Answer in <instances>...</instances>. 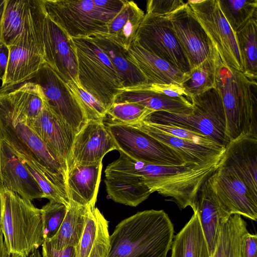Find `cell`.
Here are the masks:
<instances>
[{
    "mask_svg": "<svg viewBox=\"0 0 257 257\" xmlns=\"http://www.w3.org/2000/svg\"><path fill=\"white\" fill-rule=\"evenodd\" d=\"M219 165L233 169L257 198V138L245 136L230 141Z\"/></svg>",
    "mask_w": 257,
    "mask_h": 257,
    "instance_id": "cell-19",
    "label": "cell"
},
{
    "mask_svg": "<svg viewBox=\"0 0 257 257\" xmlns=\"http://www.w3.org/2000/svg\"><path fill=\"white\" fill-rule=\"evenodd\" d=\"M2 140V137H1V133H0V157H1V147ZM3 186V183H2V178H1V168H0V188L2 187Z\"/></svg>",
    "mask_w": 257,
    "mask_h": 257,
    "instance_id": "cell-51",
    "label": "cell"
},
{
    "mask_svg": "<svg viewBox=\"0 0 257 257\" xmlns=\"http://www.w3.org/2000/svg\"><path fill=\"white\" fill-rule=\"evenodd\" d=\"M219 57L217 53L191 69L189 78L182 84L190 100L196 95L216 88Z\"/></svg>",
    "mask_w": 257,
    "mask_h": 257,
    "instance_id": "cell-35",
    "label": "cell"
},
{
    "mask_svg": "<svg viewBox=\"0 0 257 257\" xmlns=\"http://www.w3.org/2000/svg\"><path fill=\"white\" fill-rule=\"evenodd\" d=\"M28 123L62 166L66 175L72 167L71 150L76 134L60 121L46 100L40 113Z\"/></svg>",
    "mask_w": 257,
    "mask_h": 257,
    "instance_id": "cell-17",
    "label": "cell"
},
{
    "mask_svg": "<svg viewBox=\"0 0 257 257\" xmlns=\"http://www.w3.org/2000/svg\"><path fill=\"white\" fill-rule=\"evenodd\" d=\"M3 93L28 120L36 118L42 110L46 102L40 87L33 81L22 83Z\"/></svg>",
    "mask_w": 257,
    "mask_h": 257,
    "instance_id": "cell-33",
    "label": "cell"
},
{
    "mask_svg": "<svg viewBox=\"0 0 257 257\" xmlns=\"http://www.w3.org/2000/svg\"><path fill=\"white\" fill-rule=\"evenodd\" d=\"M168 17L191 69L216 55V50L187 3Z\"/></svg>",
    "mask_w": 257,
    "mask_h": 257,
    "instance_id": "cell-16",
    "label": "cell"
},
{
    "mask_svg": "<svg viewBox=\"0 0 257 257\" xmlns=\"http://www.w3.org/2000/svg\"><path fill=\"white\" fill-rule=\"evenodd\" d=\"M9 48L6 44L0 46V80L5 77L9 59Z\"/></svg>",
    "mask_w": 257,
    "mask_h": 257,
    "instance_id": "cell-47",
    "label": "cell"
},
{
    "mask_svg": "<svg viewBox=\"0 0 257 257\" xmlns=\"http://www.w3.org/2000/svg\"><path fill=\"white\" fill-rule=\"evenodd\" d=\"M133 102L154 111H163L189 114L193 106L187 97H171L145 89L142 85L122 89L115 97L113 103Z\"/></svg>",
    "mask_w": 257,
    "mask_h": 257,
    "instance_id": "cell-26",
    "label": "cell"
},
{
    "mask_svg": "<svg viewBox=\"0 0 257 257\" xmlns=\"http://www.w3.org/2000/svg\"><path fill=\"white\" fill-rule=\"evenodd\" d=\"M190 101L193 106L191 113L154 111L142 121L183 127L225 147L230 141L226 134V118L222 99L216 88L196 95Z\"/></svg>",
    "mask_w": 257,
    "mask_h": 257,
    "instance_id": "cell-8",
    "label": "cell"
},
{
    "mask_svg": "<svg viewBox=\"0 0 257 257\" xmlns=\"http://www.w3.org/2000/svg\"><path fill=\"white\" fill-rule=\"evenodd\" d=\"M0 257H14L9 252L5 243L4 236L0 228Z\"/></svg>",
    "mask_w": 257,
    "mask_h": 257,
    "instance_id": "cell-49",
    "label": "cell"
},
{
    "mask_svg": "<svg viewBox=\"0 0 257 257\" xmlns=\"http://www.w3.org/2000/svg\"><path fill=\"white\" fill-rule=\"evenodd\" d=\"M42 246V257H77L76 247L74 246L56 249L48 241H44Z\"/></svg>",
    "mask_w": 257,
    "mask_h": 257,
    "instance_id": "cell-45",
    "label": "cell"
},
{
    "mask_svg": "<svg viewBox=\"0 0 257 257\" xmlns=\"http://www.w3.org/2000/svg\"><path fill=\"white\" fill-rule=\"evenodd\" d=\"M126 0H43L47 15L72 38L107 34Z\"/></svg>",
    "mask_w": 257,
    "mask_h": 257,
    "instance_id": "cell-7",
    "label": "cell"
},
{
    "mask_svg": "<svg viewBox=\"0 0 257 257\" xmlns=\"http://www.w3.org/2000/svg\"><path fill=\"white\" fill-rule=\"evenodd\" d=\"M0 133L2 139L15 155L36 167L54 185L70 206L66 175L62 166L29 125L27 117L3 92H0Z\"/></svg>",
    "mask_w": 257,
    "mask_h": 257,
    "instance_id": "cell-3",
    "label": "cell"
},
{
    "mask_svg": "<svg viewBox=\"0 0 257 257\" xmlns=\"http://www.w3.org/2000/svg\"><path fill=\"white\" fill-rule=\"evenodd\" d=\"M207 180L226 214H239L256 221L257 198L233 169L218 165Z\"/></svg>",
    "mask_w": 257,
    "mask_h": 257,
    "instance_id": "cell-14",
    "label": "cell"
},
{
    "mask_svg": "<svg viewBox=\"0 0 257 257\" xmlns=\"http://www.w3.org/2000/svg\"><path fill=\"white\" fill-rule=\"evenodd\" d=\"M102 161L89 165H74L66 174L71 204L95 207L101 180Z\"/></svg>",
    "mask_w": 257,
    "mask_h": 257,
    "instance_id": "cell-22",
    "label": "cell"
},
{
    "mask_svg": "<svg viewBox=\"0 0 257 257\" xmlns=\"http://www.w3.org/2000/svg\"><path fill=\"white\" fill-rule=\"evenodd\" d=\"M174 237V225L164 210L138 212L115 226L108 257H167Z\"/></svg>",
    "mask_w": 257,
    "mask_h": 257,
    "instance_id": "cell-2",
    "label": "cell"
},
{
    "mask_svg": "<svg viewBox=\"0 0 257 257\" xmlns=\"http://www.w3.org/2000/svg\"><path fill=\"white\" fill-rule=\"evenodd\" d=\"M244 257H257V235L248 232L244 239Z\"/></svg>",
    "mask_w": 257,
    "mask_h": 257,
    "instance_id": "cell-46",
    "label": "cell"
},
{
    "mask_svg": "<svg viewBox=\"0 0 257 257\" xmlns=\"http://www.w3.org/2000/svg\"><path fill=\"white\" fill-rule=\"evenodd\" d=\"M18 159L34 177L44 193L45 198L49 199V201L63 203L67 206L57 188L36 167L23 158H18Z\"/></svg>",
    "mask_w": 257,
    "mask_h": 257,
    "instance_id": "cell-42",
    "label": "cell"
},
{
    "mask_svg": "<svg viewBox=\"0 0 257 257\" xmlns=\"http://www.w3.org/2000/svg\"><path fill=\"white\" fill-rule=\"evenodd\" d=\"M187 3L223 63L242 72L243 64L235 34L222 13L218 0L188 1Z\"/></svg>",
    "mask_w": 257,
    "mask_h": 257,
    "instance_id": "cell-10",
    "label": "cell"
},
{
    "mask_svg": "<svg viewBox=\"0 0 257 257\" xmlns=\"http://www.w3.org/2000/svg\"><path fill=\"white\" fill-rule=\"evenodd\" d=\"M134 41L183 73L189 74V61L172 29L168 16L146 14Z\"/></svg>",
    "mask_w": 257,
    "mask_h": 257,
    "instance_id": "cell-12",
    "label": "cell"
},
{
    "mask_svg": "<svg viewBox=\"0 0 257 257\" xmlns=\"http://www.w3.org/2000/svg\"><path fill=\"white\" fill-rule=\"evenodd\" d=\"M145 122L148 123L154 128L175 137L190 141L198 144L208 146H220L203 135L183 127L171 124H163Z\"/></svg>",
    "mask_w": 257,
    "mask_h": 257,
    "instance_id": "cell-41",
    "label": "cell"
},
{
    "mask_svg": "<svg viewBox=\"0 0 257 257\" xmlns=\"http://www.w3.org/2000/svg\"><path fill=\"white\" fill-rule=\"evenodd\" d=\"M28 257H42L40 251L38 249H36L32 252Z\"/></svg>",
    "mask_w": 257,
    "mask_h": 257,
    "instance_id": "cell-50",
    "label": "cell"
},
{
    "mask_svg": "<svg viewBox=\"0 0 257 257\" xmlns=\"http://www.w3.org/2000/svg\"><path fill=\"white\" fill-rule=\"evenodd\" d=\"M88 207L71 204L56 234L49 241L52 246L61 249L76 247L81 237Z\"/></svg>",
    "mask_w": 257,
    "mask_h": 257,
    "instance_id": "cell-32",
    "label": "cell"
},
{
    "mask_svg": "<svg viewBox=\"0 0 257 257\" xmlns=\"http://www.w3.org/2000/svg\"><path fill=\"white\" fill-rule=\"evenodd\" d=\"M117 147L104 121L89 120L76 135L71 150V168L102 161Z\"/></svg>",
    "mask_w": 257,
    "mask_h": 257,
    "instance_id": "cell-18",
    "label": "cell"
},
{
    "mask_svg": "<svg viewBox=\"0 0 257 257\" xmlns=\"http://www.w3.org/2000/svg\"><path fill=\"white\" fill-rule=\"evenodd\" d=\"M7 0H0V46L5 44L3 38V19Z\"/></svg>",
    "mask_w": 257,
    "mask_h": 257,
    "instance_id": "cell-48",
    "label": "cell"
},
{
    "mask_svg": "<svg viewBox=\"0 0 257 257\" xmlns=\"http://www.w3.org/2000/svg\"><path fill=\"white\" fill-rule=\"evenodd\" d=\"M154 111L133 102L113 103L107 110L111 122L126 125L137 123Z\"/></svg>",
    "mask_w": 257,
    "mask_h": 257,
    "instance_id": "cell-38",
    "label": "cell"
},
{
    "mask_svg": "<svg viewBox=\"0 0 257 257\" xmlns=\"http://www.w3.org/2000/svg\"><path fill=\"white\" fill-rule=\"evenodd\" d=\"M0 159L3 187L30 201L45 198L34 177L3 140Z\"/></svg>",
    "mask_w": 257,
    "mask_h": 257,
    "instance_id": "cell-20",
    "label": "cell"
},
{
    "mask_svg": "<svg viewBox=\"0 0 257 257\" xmlns=\"http://www.w3.org/2000/svg\"><path fill=\"white\" fill-rule=\"evenodd\" d=\"M146 89L153 92L171 97H188V95L182 85L177 83H146L142 84Z\"/></svg>",
    "mask_w": 257,
    "mask_h": 257,
    "instance_id": "cell-44",
    "label": "cell"
},
{
    "mask_svg": "<svg viewBox=\"0 0 257 257\" xmlns=\"http://www.w3.org/2000/svg\"><path fill=\"white\" fill-rule=\"evenodd\" d=\"M42 35L45 62L67 83L80 85L76 49L72 38L46 14Z\"/></svg>",
    "mask_w": 257,
    "mask_h": 257,
    "instance_id": "cell-15",
    "label": "cell"
},
{
    "mask_svg": "<svg viewBox=\"0 0 257 257\" xmlns=\"http://www.w3.org/2000/svg\"><path fill=\"white\" fill-rule=\"evenodd\" d=\"M67 84L80 104L87 121H103L106 115V108L80 85Z\"/></svg>",
    "mask_w": 257,
    "mask_h": 257,
    "instance_id": "cell-40",
    "label": "cell"
},
{
    "mask_svg": "<svg viewBox=\"0 0 257 257\" xmlns=\"http://www.w3.org/2000/svg\"><path fill=\"white\" fill-rule=\"evenodd\" d=\"M235 37L243 64V74L257 79V18L250 20L236 32Z\"/></svg>",
    "mask_w": 257,
    "mask_h": 257,
    "instance_id": "cell-34",
    "label": "cell"
},
{
    "mask_svg": "<svg viewBox=\"0 0 257 257\" xmlns=\"http://www.w3.org/2000/svg\"><path fill=\"white\" fill-rule=\"evenodd\" d=\"M0 228L14 257H28L45 241L40 209L3 186L0 188Z\"/></svg>",
    "mask_w": 257,
    "mask_h": 257,
    "instance_id": "cell-5",
    "label": "cell"
},
{
    "mask_svg": "<svg viewBox=\"0 0 257 257\" xmlns=\"http://www.w3.org/2000/svg\"><path fill=\"white\" fill-rule=\"evenodd\" d=\"M129 125L136 127L176 151L185 163L203 165L220 162L225 147L195 143L163 133L145 121Z\"/></svg>",
    "mask_w": 257,
    "mask_h": 257,
    "instance_id": "cell-21",
    "label": "cell"
},
{
    "mask_svg": "<svg viewBox=\"0 0 257 257\" xmlns=\"http://www.w3.org/2000/svg\"><path fill=\"white\" fill-rule=\"evenodd\" d=\"M216 88L221 96L229 141L257 138V82L218 60Z\"/></svg>",
    "mask_w": 257,
    "mask_h": 257,
    "instance_id": "cell-4",
    "label": "cell"
},
{
    "mask_svg": "<svg viewBox=\"0 0 257 257\" xmlns=\"http://www.w3.org/2000/svg\"><path fill=\"white\" fill-rule=\"evenodd\" d=\"M109 250L108 222L97 208L88 207L76 256L108 257Z\"/></svg>",
    "mask_w": 257,
    "mask_h": 257,
    "instance_id": "cell-24",
    "label": "cell"
},
{
    "mask_svg": "<svg viewBox=\"0 0 257 257\" xmlns=\"http://www.w3.org/2000/svg\"><path fill=\"white\" fill-rule=\"evenodd\" d=\"M45 14L43 0H31L24 30L7 45L8 62L0 92L31 81L46 63L42 35Z\"/></svg>",
    "mask_w": 257,
    "mask_h": 257,
    "instance_id": "cell-6",
    "label": "cell"
},
{
    "mask_svg": "<svg viewBox=\"0 0 257 257\" xmlns=\"http://www.w3.org/2000/svg\"><path fill=\"white\" fill-rule=\"evenodd\" d=\"M171 257H210L197 211L174 237Z\"/></svg>",
    "mask_w": 257,
    "mask_h": 257,
    "instance_id": "cell-29",
    "label": "cell"
},
{
    "mask_svg": "<svg viewBox=\"0 0 257 257\" xmlns=\"http://www.w3.org/2000/svg\"><path fill=\"white\" fill-rule=\"evenodd\" d=\"M182 0H149L147 2V14L168 16L185 5Z\"/></svg>",
    "mask_w": 257,
    "mask_h": 257,
    "instance_id": "cell-43",
    "label": "cell"
},
{
    "mask_svg": "<svg viewBox=\"0 0 257 257\" xmlns=\"http://www.w3.org/2000/svg\"><path fill=\"white\" fill-rule=\"evenodd\" d=\"M117 151L148 164L160 166H181L185 164L173 149L134 126L107 122Z\"/></svg>",
    "mask_w": 257,
    "mask_h": 257,
    "instance_id": "cell-11",
    "label": "cell"
},
{
    "mask_svg": "<svg viewBox=\"0 0 257 257\" xmlns=\"http://www.w3.org/2000/svg\"><path fill=\"white\" fill-rule=\"evenodd\" d=\"M104 172L107 194L115 202L136 207L152 194L138 176L113 171Z\"/></svg>",
    "mask_w": 257,
    "mask_h": 257,
    "instance_id": "cell-28",
    "label": "cell"
},
{
    "mask_svg": "<svg viewBox=\"0 0 257 257\" xmlns=\"http://www.w3.org/2000/svg\"><path fill=\"white\" fill-rule=\"evenodd\" d=\"M145 14L134 1H126L118 13L108 24L110 38L127 50L135 40Z\"/></svg>",
    "mask_w": 257,
    "mask_h": 257,
    "instance_id": "cell-31",
    "label": "cell"
},
{
    "mask_svg": "<svg viewBox=\"0 0 257 257\" xmlns=\"http://www.w3.org/2000/svg\"><path fill=\"white\" fill-rule=\"evenodd\" d=\"M76 49L80 86L107 109L123 89L106 55L88 37L72 38Z\"/></svg>",
    "mask_w": 257,
    "mask_h": 257,
    "instance_id": "cell-9",
    "label": "cell"
},
{
    "mask_svg": "<svg viewBox=\"0 0 257 257\" xmlns=\"http://www.w3.org/2000/svg\"><path fill=\"white\" fill-rule=\"evenodd\" d=\"M248 232L241 215H230L221 223L212 257H244V239Z\"/></svg>",
    "mask_w": 257,
    "mask_h": 257,
    "instance_id": "cell-30",
    "label": "cell"
},
{
    "mask_svg": "<svg viewBox=\"0 0 257 257\" xmlns=\"http://www.w3.org/2000/svg\"><path fill=\"white\" fill-rule=\"evenodd\" d=\"M119 157L108 164L106 171L138 176L149 188L174 202L180 209L190 207L193 212L199 190L218 167L219 162L203 165L185 163L181 166H160L137 161L120 150Z\"/></svg>",
    "mask_w": 257,
    "mask_h": 257,
    "instance_id": "cell-1",
    "label": "cell"
},
{
    "mask_svg": "<svg viewBox=\"0 0 257 257\" xmlns=\"http://www.w3.org/2000/svg\"><path fill=\"white\" fill-rule=\"evenodd\" d=\"M223 16L234 33L257 18V0H218Z\"/></svg>",
    "mask_w": 257,
    "mask_h": 257,
    "instance_id": "cell-37",
    "label": "cell"
},
{
    "mask_svg": "<svg viewBox=\"0 0 257 257\" xmlns=\"http://www.w3.org/2000/svg\"><path fill=\"white\" fill-rule=\"evenodd\" d=\"M33 80L40 87L52 111L76 135L88 121L67 83L46 63Z\"/></svg>",
    "mask_w": 257,
    "mask_h": 257,
    "instance_id": "cell-13",
    "label": "cell"
},
{
    "mask_svg": "<svg viewBox=\"0 0 257 257\" xmlns=\"http://www.w3.org/2000/svg\"><path fill=\"white\" fill-rule=\"evenodd\" d=\"M106 55L118 74L123 89L148 83L147 78L129 59L127 50L107 34L88 37Z\"/></svg>",
    "mask_w": 257,
    "mask_h": 257,
    "instance_id": "cell-25",
    "label": "cell"
},
{
    "mask_svg": "<svg viewBox=\"0 0 257 257\" xmlns=\"http://www.w3.org/2000/svg\"><path fill=\"white\" fill-rule=\"evenodd\" d=\"M31 0H7L3 19V38L6 45L24 30Z\"/></svg>",
    "mask_w": 257,
    "mask_h": 257,
    "instance_id": "cell-36",
    "label": "cell"
},
{
    "mask_svg": "<svg viewBox=\"0 0 257 257\" xmlns=\"http://www.w3.org/2000/svg\"><path fill=\"white\" fill-rule=\"evenodd\" d=\"M68 208L63 203L49 201L40 209L45 241H49L56 234Z\"/></svg>",
    "mask_w": 257,
    "mask_h": 257,
    "instance_id": "cell-39",
    "label": "cell"
},
{
    "mask_svg": "<svg viewBox=\"0 0 257 257\" xmlns=\"http://www.w3.org/2000/svg\"><path fill=\"white\" fill-rule=\"evenodd\" d=\"M196 208L207 243L210 257H212L221 223L229 216L222 209L207 179L199 190Z\"/></svg>",
    "mask_w": 257,
    "mask_h": 257,
    "instance_id": "cell-27",
    "label": "cell"
},
{
    "mask_svg": "<svg viewBox=\"0 0 257 257\" xmlns=\"http://www.w3.org/2000/svg\"><path fill=\"white\" fill-rule=\"evenodd\" d=\"M127 53L130 60L147 78L148 83L182 85L189 78V74L147 51L135 41L128 48Z\"/></svg>",
    "mask_w": 257,
    "mask_h": 257,
    "instance_id": "cell-23",
    "label": "cell"
}]
</instances>
